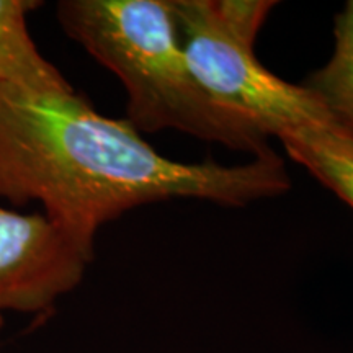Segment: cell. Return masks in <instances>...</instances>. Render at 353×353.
Wrapping results in <instances>:
<instances>
[{
    "label": "cell",
    "instance_id": "1",
    "mask_svg": "<svg viewBox=\"0 0 353 353\" xmlns=\"http://www.w3.org/2000/svg\"><path fill=\"white\" fill-rule=\"evenodd\" d=\"M290 188L273 149L236 165L170 161L72 87L38 92L0 83V200L41 203L88 260L100 228L139 206L193 198L237 208Z\"/></svg>",
    "mask_w": 353,
    "mask_h": 353
},
{
    "label": "cell",
    "instance_id": "2",
    "mask_svg": "<svg viewBox=\"0 0 353 353\" xmlns=\"http://www.w3.org/2000/svg\"><path fill=\"white\" fill-rule=\"evenodd\" d=\"M57 20L74 41L120 79L126 121L138 131L175 130L260 156L268 138L216 107L185 59L170 0H63Z\"/></svg>",
    "mask_w": 353,
    "mask_h": 353
},
{
    "label": "cell",
    "instance_id": "3",
    "mask_svg": "<svg viewBox=\"0 0 353 353\" xmlns=\"http://www.w3.org/2000/svg\"><path fill=\"white\" fill-rule=\"evenodd\" d=\"M170 7L188 68L216 107L257 128L268 139L330 125L306 88L285 82L260 64L255 43L221 20L213 0H170Z\"/></svg>",
    "mask_w": 353,
    "mask_h": 353
},
{
    "label": "cell",
    "instance_id": "4",
    "mask_svg": "<svg viewBox=\"0 0 353 353\" xmlns=\"http://www.w3.org/2000/svg\"><path fill=\"white\" fill-rule=\"evenodd\" d=\"M90 262L44 213L0 206V316L51 307L81 283Z\"/></svg>",
    "mask_w": 353,
    "mask_h": 353
},
{
    "label": "cell",
    "instance_id": "5",
    "mask_svg": "<svg viewBox=\"0 0 353 353\" xmlns=\"http://www.w3.org/2000/svg\"><path fill=\"white\" fill-rule=\"evenodd\" d=\"M32 0H0V83L28 90H61L70 83L39 52L26 25Z\"/></svg>",
    "mask_w": 353,
    "mask_h": 353
},
{
    "label": "cell",
    "instance_id": "6",
    "mask_svg": "<svg viewBox=\"0 0 353 353\" xmlns=\"http://www.w3.org/2000/svg\"><path fill=\"white\" fill-rule=\"evenodd\" d=\"M285 151L353 210V141L332 125L301 128L280 139Z\"/></svg>",
    "mask_w": 353,
    "mask_h": 353
},
{
    "label": "cell",
    "instance_id": "7",
    "mask_svg": "<svg viewBox=\"0 0 353 353\" xmlns=\"http://www.w3.org/2000/svg\"><path fill=\"white\" fill-rule=\"evenodd\" d=\"M334 37L330 59L303 87L317 100L330 125L353 141V0L335 19Z\"/></svg>",
    "mask_w": 353,
    "mask_h": 353
},
{
    "label": "cell",
    "instance_id": "8",
    "mask_svg": "<svg viewBox=\"0 0 353 353\" xmlns=\"http://www.w3.org/2000/svg\"><path fill=\"white\" fill-rule=\"evenodd\" d=\"M214 10L232 32L241 34L247 41L255 43V38L267 20L268 13L276 2L263 0H214Z\"/></svg>",
    "mask_w": 353,
    "mask_h": 353
},
{
    "label": "cell",
    "instance_id": "9",
    "mask_svg": "<svg viewBox=\"0 0 353 353\" xmlns=\"http://www.w3.org/2000/svg\"><path fill=\"white\" fill-rule=\"evenodd\" d=\"M0 325H2V316H0Z\"/></svg>",
    "mask_w": 353,
    "mask_h": 353
}]
</instances>
